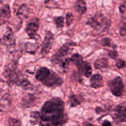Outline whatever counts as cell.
Returning <instances> with one entry per match:
<instances>
[{"instance_id": "1", "label": "cell", "mask_w": 126, "mask_h": 126, "mask_svg": "<svg viewBox=\"0 0 126 126\" xmlns=\"http://www.w3.org/2000/svg\"><path fill=\"white\" fill-rule=\"evenodd\" d=\"M66 120L64 104L61 98H53L46 102L42 106L40 113V125H62Z\"/></svg>"}, {"instance_id": "2", "label": "cell", "mask_w": 126, "mask_h": 126, "mask_svg": "<svg viewBox=\"0 0 126 126\" xmlns=\"http://www.w3.org/2000/svg\"><path fill=\"white\" fill-rule=\"evenodd\" d=\"M87 24L95 31L102 32L108 31L110 26V21L101 13H96L87 22Z\"/></svg>"}, {"instance_id": "3", "label": "cell", "mask_w": 126, "mask_h": 126, "mask_svg": "<svg viewBox=\"0 0 126 126\" xmlns=\"http://www.w3.org/2000/svg\"><path fill=\"white\" fill-rule=\"evenodd\" d=\"M3 75L9 85L17 83L19 79L18 69L16 63H12L7 65L3 72Z\"/></svg>"}, {"instance_id": "4", "label": "cell", "mask_w": 126, "mask_h": 126, "mask_svg": "<svg viewBox=\"0 0 126 126\" xmlns=\"http://www.w3.org/2000/svg\"><path fill=\"white\" fill-rule=\"evenodd\" d=\"M108 86L112 94L116 96H121L124 91V85L121 77L118 76L108 83Z\"/></svg>"}, {"instance_id": "5", "label": "cell", "mask_w": 126, "mask_h": 126, "mask_svg": "<svg viewBox=\"0 0 126 126\" xmlns=\"http://www.w3.org/2000/svg\"><path fill=\"white\" fill-rule=\"evenodd\" d=\"M41 83L44 85L50 87H59L62 85L63 80L54 71H50Z\"/></svg>"}, {"instance_id": "6", "label": "cell", "mask_w": 126, "mask_h": 126, "mask_svg": "<svg viewBox=\"0 0 126 126\" xmlns=\"http://www.w3.org/2000/svg\"><path fill=\"white\" fill-rule=\"evenodd\" d=\"M0 45L6 46L9 50L13 49L15 47V39L12 31L10 28H8L7 29L6 32L2 37L0 39Z\"/></svg>"}, {"instance_id": "7", "label": "cell", "mask_w": 126, "mask_h": 126, "mask_svg": "<svg viewBox=\"0 0 126 126\" xmlns=\"http://www.w3.org/2000/svg\"><path fill=\"white\" fill-rule=\"evenodd\" d=\"M113 119L118 123L126 122V104L120 103L113 109Z\"/></svg>"}, {"instance_id": "8", "label": "cell", "mask_w": 126, "mask_h": 126, "mask_svg": "<svg viewBox=\"0 0 126 126\" xmlns=\"http://www.w3.org/2000/svg\"><path fill=\"white\" fill-rule=\"evenodd\" d=\"M70 46L71 44L70 43H66L62 46L52 56V60L53 63L57 64L61 62L63 58L69 53Z\"/></svg>"}, {"instance_id": "9", "label": "cell", "mask_w": 126, "mask_h": 126, "mask_svg": "<svg viewBox=\"0 0 126 126\" xmlns=\"http://www.w3.org/2000/svg\"><path fill=\"white\" fill-rule=\"evenodd\" d=\"M54 41V35L50 31H47L42 42L41 53L43 55L47 54L52 48Z\"/></svg>"}, {"instance_id": "10", "label": "cell", "mask_w": 126, "mask_h": 126, "mask_svg": "<svg viewBox=\"0 0 126 126\" xmlns=\"http://www.w3.org/2000/svg\"><path fill=\"white\" fill-rule=\"evenodd\" d=\"M39 19L37 18L32 19L27 24L26 27V31L31 38L35 36L36 32L39 28Z\"/></svg>"}, {"instance_id": "11", "label": "cell", "mask_w": 126, "mask_h": 126, "mask_svg": "<svg viewBox=\"0 0 126 126\" xmlns=\"http://www.w3.org/2000/svg\"><path fill=\"white\" fill-rule=\"evenodd\" d=\"M11 104V97L9 93L3 94L0 100V111L5 112L7 111Z\"/></svg>"}, {"instance_id": "12", "label": "cell", "mask_w": 126, "mask_h": 126, "mask_svg": "<svg viewBox=\"0 0 126 126\" xmlns=\"http://www.w3.org/2000/svg\"><path fill=\"white\" fill-rule=\"evenodd\" d=\"M11 17L10 6L8 4H5L0 7V24H3Z\"/></svg>"}, {"instance_id": "13", "label": "cell", "mask_w": 126, "mask_h": 126, "mask_svg": "<svg viewBox=\"0 0 126 126\" xmlns=\"http://www.w3.org/2000/svg\"><path fill=\"white\" fill-rule=\"evenodd\" d=\"M70 59V61L77 67L79 72L80 74H83V67L84 63L82 56L78 53H75Z\"/></svg>"}, {"instance_id": "14", "label": "cell", "mask_w": 126, "mask_h": 126, "mask_svg": "<svg viewBox=\"0 0 126 126\" xmlns=\"http://www.w3.org/2000/svg\"><path fill=\"white\" fill-rule=\"evenodd\" d=\"M91 86L94 88H98L103 86V77L99 74H94L90 79Z\"/></svg>"}, {"instance_id": "15", "label": "cell", "mask_w": 126, "mask_h": 126, "mask_svg": "<svg viewBox=\"0 0 126 126\" xmlns=\"http://www.w3.org/2000/svg\"><path fill=\"white\" fill-rule=\"evenodd\" d=\"M30 13V8L26 4H22L18 9L17 12V17L21 20L28 18Z\"/></svg>"}, {"instance_id": "16", "label": "cell", "mask_w": 126, "mask_h": 126, "mask_svg": "<svg viewBox=\"0 0 126 126\" xmlns=\"http://www.w3.org/2000/svg\"><path fill=\"white\" fill-rule=\"evenodd\" d=\"M74 7L75 10L81 15L85 14L87 11V5L84 0H77Z\"/></svg>"}, {"instance_id": "17", "label": "cell", "mask_w": 126, "mask_h": 126, "mask_svg": "<svg viewBox=\"0 0 126 126\" xmlns=\"http://www.w3.org/2000/svg\"><path fill=\"white\" fill-rule=\"evenodd\" d=\"M50 70L46 67H42L40 68L36 72L35 74L36 79L40 82H42L46 76L49 73Z\"/></svg>"}, {"instance_id": "18", "label": "cell", "mask_w": 126, "mask_h": 126, "mask_svg": "<svg viewBox=\"0 0 126 126\" xmlns=\"http://www.w3.org/2000/svg\"><path fill=\"white\" fill-rule=\"evenodd\" d=\"M108 62L107 59L102 58L97 59L94 62V66L95 69H101L108 67Z\"/></svg>"}, {"instance_id": "19", "label": "cell", "mask_w": 126, "mask_h": 126, "mask_svg": "<svg viewBox=\"0 0 126 126\" xmlns=\"http://www.w3.org/2000/svg\"><path fill=\"white\" fill-rule=\"evenodd\" d=\"M36 97L32 94H28L27 95H25L23 98V105L25 107H30L31 105H33V103L35 102Z\"/></svg>"}, {"instance_id": "20", "label": "cell", "mask_w": 126, "mask_h": 126, "mask_svg": "<svg viewBox=\"0 0 126 126\" xmlns=\"http://www.w3.org/2000/svg\"><path fill=\"white\" fill-rule=\"evenodd\" d=\"M81 99L79 96L72 94L69 97V102L71 107H75L81 103Z\"/></svg>"}, {"instance_id": "21", "label": "cell", "mask_w": 126, "mask_h": 126, "mask_svg": "<svg viewBox=\"0 0 126 126\" xmlns=\"http://www.w3.org/2000/svg\"><path fill=\"white\" fill-rule=\"evenodd\" d=\"M92 72V68L91 66L87 62H84L83 67V73L86 77L91 76Z\"/></svg>"}, {"instance_id": "22", "label": "cell", "mask_w": 126, "mask_h": 126, "mask_svg": "<svg viewBox=\"0 0 126 126\" xmlns=\"http://www.w3.org/2000/svg\"><path fill=\"white\" fill-rule=\"evenodd\" d=\"M38 46L37 43L34 44L33 42H28L25 45V50L29 53H33L36 50Z\"/></svg>"}, {"instance_id": "23", "label": "cell", "mask_w": 126, "mask_h": 126, "mask_svg": "<svg viewBox=\"0 0 126 126\" xmlns=\"http://www.w3.org/2000/svg\"><path fill=\"white\" fill-rule=\"evenodd\" d=\"M70 62V59L69 58H66L64 59H63L61 62L59 63L60 64L61 68L64 72L67 70Z\"/></svg>"}, {"instance_id": "24", "label": "cell", "mask_w": 126, "mask_h": 126, "mask_svg": "<svg viewBox=\"0 0 126 126\" xmlns=\"http://www.w3.org/2000/svg\"><path fill=\"white\" fill-rule=\"evenodd\" d=\"M17 85L22 87L23 89L25 90L29 89L30 86L31 85L30 82L27 79H22L21 80H19L17 82Z\"/></svg>"}, {"instance_id": "25", "label": "cell", "mask_w": 126, "mask_h": 126, "mask_svg": "<svg viewBox=\"0 0 126 126\" xmlns=\"http://www.w3.org/2000/svg\"><path fill=\"white\" fill-rule=\"evenodd\" d=\"M54 21L57 28H62L63 26L64 17L63 16L56 17L54 18Z\"/></svg>"}, {"instance_id": "26", "label": "cell", "mask_w": 126, "mask_h": 126, "mask_svg": "<svg viewBox=\"0 0 126 126\" xmlns=\"http://www.w3.org/2000/svg\"><path fill=\"white\" fill-rule=\"evenodd\" d=\"M31 118L32 119V123L34 124V122H37V121L40 120V114L37 111L32 112L31 114Z\"/></svg>"}, {"instance_id": "27", "label": "cell", "mask_w": 126, "mask_h": 126, "mask_svg": "<svg viewBox=\"0 0 126 126\" xmlns=\"http://www.w3.org/2000/svg\"><path fill=\"white\" fill-rule=\"evenodd\" d=\"M120 34L122 36L126 35V20L122 21L120 24Z\"/></svg>"}, {"instance_id": "28", "label": "cell", "mask_w": 126, "mask_h": 126, "mask_svg": "<svg viewBox=\"0 0 126 126\" xmlns=\"http://www.w3.org/2000/svg\"><path fill=\"white\" fill-rule=\"evenodd\" d=\"M65 21L67 26H69L72 24L73 21V16L72 13L68 12L66 13L65 16Z\"/></svg>"}, {"instance_id": "29", "label": "cell", "mask_w": 126, "mask_h": 126, "mask_svg": "<svg viewBox=\"0 0 126 126\" xmlns=\"http://www.w3.org/2000/svg\"><path fill=\"white\" fill-rule=\"evenodd\" d=\"M116 65L118 68L121 69L126 66V63L125 61H124L123 60L119 59L117 61L116 63Z\"/></svg>"}, {"instance_id": "30", "label": "cell", "mask_w": 126, "mask_h": 126, "mask_svg": "<svg viewBox=\"0 0 126 126\" xmlns=\"http://www.w3.org/2000/svg\"><path fill=\"white\" fill-rule=\"evenodd\" d=\"M8 124L10 126H20V122L18 119L10 118L8 120Z\"/></svg>"}, {"instance_id": "31", "label": "cell", "mask_w": 126, "mask_h": 126, "mask_svg": "<svg viewBox=\"0 0 126 126\" xmlns=\"http://www.w3.org/2000/svg\"><path fill=\"white\" fill-rule=\"evenodd\" d=\"M111 40L110 38L108 37H105L103 38L102 40V45L104 46L109 47L111 45Z\"/></svg>"}, {"instance_id": "32", "label": "cell", "mask_w": 126, "mask_h": 126, "mask_svg": "<svg viewBox=\"0 0 126 126\" xmlns=\"http://www.w3.org/2000/svg\"><path fill=\"white\" fill-rule=\"evenodd\" d=\"M108 55L111 59H116L118 56V53L117 52V51H116V50L110 51L108 53Z\"/></svg>"}, {"instance_id": "33", "label": "cell", "mask_w": 126, "mask_h": 126, "mask_svg": "<svg viewBox=\"0 0 126 126\" xmlns=\"http://www.w3.org/2000/svg\"><path fill=\"white\" fill-rule=\"evenodd\" d=\"M4 86H5L4 82L3 81V80H2L1 78H0V95L1 93H2Z\"/></svg>"}, {"instance_id": "34", "label": "cell", "mask_w": 126, "mask_h": 126, "mask_svg": "<svg viewBox=\"0 0 126 126\" xmlns=\"http://www.w3.org/2000/svg\"><path fill=\"white\" fill-rule=\"evenodd\" d=\"M126 10V5L125 4H121L119 6V11L120 13H124Z\"/></svg>"}, {"instance_id": "35", "label": "cell", "mask_w": 126, "mask_h": 126, "mask_svg": "<svg viewBox=\"0 0 126 126\" xmlns=\"http://www.w3.org/2000/svg\"><path fill=\"white\" fill-rule=\"evenodd\" d=\"M112 124L111 123L109 122L108 121H104L103 123H102V126H111Z\"/></svg>"}, {"instance_id": "36", "label": "cell", "mask_w": 126, "mask_h": 126, "mask_svg": "<svg viewBox=\"0 0 126 126\" xmlns=\"http://www.w3.org/2000/svg\"><path fill=\"white\" fill-rule=\"evenodd\" d=\"M51 0H44V3H48L49 1H50Z\"/></svg>"}]
</instances>
